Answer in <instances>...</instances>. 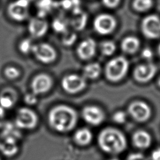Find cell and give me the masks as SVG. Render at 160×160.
<instances>
[{"mask_svg": "<svg viewBox=\"0 0 160 160\" xmlns=\"http://www.w3.org/2000/svg\"><path fill=\"white\" fill-rule=\"evenodd\" d=\"M129 68V63L126 58L122 56L115 57L106 64L105 76L110 82H119L126 76Z\"/></svg>", "mask_w": 160, "mask_h": 160, "instance_id": "3", "label": "cell"}, {"mask_svg": "<svg viewBox=\"0 0 160 160\" xmlns=\"http://www.w3.org/2000/svg\"><path fill=\"white\" fill-rule=\"evenodd\" d=\"M153 52L149 48H145L141 52L142 58L147 61H151L153 58Z\"/></svg>", "mask_w": 160, "mask_h": 160, "instance_id": "32", "label": "cell"}, {"mask_svg": "<svg viewBox=\"0 0 160 160\" xmlns=\"http://www.w3.org/2000/svg\"><path fill=\"white\" fill-rule=\"evenodd\" d=\"M112 119L118 124H123L126 121L127 115L126 113L122 111H118L113 114Z\"/></svg>", "mask_w": 160, "mask_h": 160, "instance_id": "30", "label": "cell"}, {"mask_svg": "<svg viewBox=\"0 0 160 160\" xmlns=\"http://www.w3.org/2000/svg\"><path fill=\"white\" fill-rule=\"evenodd\" d=\"M2 119L1 118H0V128H2V126L3 125V122H2Z\"/></svg>", "mask_w": 160, "mask_h": 160, "instance_id": "38", "label": "cell"}, {"mask_svg": "<svg viewBox=\"0 0 160 160\" xmlns=\"http://www.w3.org/2000/svg\"><path fill=\"white\" fill-rule=\"evenodd\" d=\"M37 114L29 108H21L15 116V125L18 129H32L38 123Z\"/></svg>", "mask_w": 160, "mask_h": 160, "instance_id": "6", "label": "cell"}, {"mask_svg": "<svg viewBox=\"0 0 160 160\" xmlns=\"http://www.w3.org/2000/svg\"><path fill=\"white\" fill-rule=\"evenodd\" d=\"M140 47V41L135 36H127L121 42L122 51L126 54H134Z\"/></svg>", "mask_w": 160, "mask_h": 160, "instance_id": "19", "label": "cell"}, {"mask_svg": "<svg viewBox=\"0 0 160 160\" xmlns=\"http://www.w3.org/2000/svg\"><path fill=\"white\" fill-rule=\"evenodd\" d=\"M158 85L160 88V76H159V79L158 80Z\"/></svg>", "mask_w": 160, "mask_h": 160, "instance_id": "39", "label": "cell"}, {"mask_svg": "<svg viewBox=\"0 0 160 160\" xmlns=\"http://www.w3.org/2000/svg\"><path fill=\"white\" fill-rule=\"evenodd\" d=\"M158 68L154 63L148 61L138 65L133 71L134 79L139 83H146L150 81L156 75Z\"/></svg>", "mask_w": 160, "mask_h": 160, "instance_id": "11", "label": "cell"}, {"mask_svg": "<svg viewBox=\"0 0 160 160\" xmlns=\"http://www.w3.org/2000/svg\"><path fill=\"white\" fill-rule=\"evenodd\" d=\"M53 85L52 78L45 72L36 74L31 82L32 92L36 95H40L48 92Z\"/></svg>", "mask_w": 160, "mask_h": 160, "instance_id": "12", "label": "cell"}, {"mask_svg": "<svg viewBox=\"0 0 160 160\" xmlns=\"http://www.w3.org/2000/svg\"><path fill=\"white\" fill-rule=\"evenodd\" d=\"M29 0H15L10 2L6 11L8 16L16 22H22L28 18L29 11Z\"/></svg>", "mask_w": 160, "mask_h": 160, "instance_id": "8", "label": "cell"}, {"mask_svg": "<svg viewBox=\"0 0 160 160\" xmlns=\"http://www.w3.org/2000/svg\"><path fill=\"white\" fill-rule=\"evenodd\" d=\"M61 86L66 92L70 94H75L82 91L86 88L87 82L83 76L71 73L62 78Z\"/></svg>", "mask_w": 160, "mask_h": 160, "instance_id": "5", "label": "cell"}, {"mask_svg": "<svg viewBox=\"0 0 160 160\" xmlns=\"http://www.w3.org/2000/svg\"><path fill=\"white\" fill-rule=\"evenodd\" d=\"M88 21V14L82 10H81L78 12H73L72 17L69 21V24L75 31H80L85 28L87 25Z\"/></svg>", "mask_w": 160, "mask_h": 160, "instance_id": "18", "label": "cell"}, {"mask_svg": "<svg viewBox=\"0 0 160 160\" xmlns=\"http://www.w3.org/2000/svg\"><path fill=\"white\" fill-rule=\"evenodd\" d=\"M31 53L36 60L44 64L54 62L58 58L56 49L51 44L45 42L34 44Z\"/></svg>", "mask_w": 160, "mask_h": 160, "instance_id": "4", "label": "cell"}, {"mask_svg": "<svg viewBox=\"0 0 160 160\" xmlns=\"http://www.w3.org/2000/svg\"><path fill=\"white\" fill-rule=\"evenodd\" d=\"M96 49L97 44L95 40L91 38H87L78 45L76 54L80 59L87 61L94 56Z\"/></svg>", "mask_w": 160, "mask_h": 160, "instance_id": "14", "label": "cell"}, {"mask_svg": "<svg viewBox=\"0 0 160 160\" xmlns=\"http://www.w3.org/2000/svg\"><path fill=\"white\" fill-rule=\"evenodd\" d=\"M121 0H102L103 5L108 8L113 9L119 6Z\"/></svg>", "mask_w": 160, "mask_h": 160, "instance_id": "33", "label": "cell"}, {"mask_svg": "<svg viewBox=\"0 0 160 160\" xmlns=\"http://www.w3.org/2000/svg\"><path fill=\"white\" fill-rule=\"evenodd\" d=\"M17 93L11 88H5L0 92V106L4 109H9L16 104Z\"/></svg>", "mask_w": 160, "mask_h": 160, "instance_id": "17", "label": "cell"}, {"mask_svg": "<svg viewBox=\"0 0 160 160\" xmlns=\"http://www.w3.org/2000/svg\"><path fill=\"white\" fill-rule=\"evenodd\" d=\"M69 24V21H68L66 18L63 17H58L54 19L52 22L51 26L55 32L62 34L68 31V27Z\"/></svg>", "mask_w": 160, "mask_h": 160, "instance_id": "24", "label": "cell"}, {"mask_svg": "<svg viewBox=\"0 0 160 160\" xmlns=\"http://www.w3.org/2000/svg\"><path fill=\"white\" fill-rule=\"evenodd\" d=\"M38 95L35 94L33 92H29L25 94L24 97V100L26 104L29 106L34 105L38 102Z\"/></svg>", "mask_w": 160, "mask_h": 160, "instance_id": "31", "label": "cell"}, {"mask_svg": "<svg viewBox=\"0 0 160 160\" xmlns=\"http://www.w3.org/2000/svg\"><path fill=\"white\" fill-rule=\"evenodd\" d=\"M98 142L101 149L110 154H118L127 148V139L119 130L113 128L102 129L98 137Z\"/></svg>", "mask_w": 160, "mask_h": 160, "instance_id": "2", "label": "cell"}, {"mask_svg": "<svg viewBox=\"0 0 160 160\" xmlns=\"http://www.w3.org/2000/svg\"><path fill=\"white\" fill-rule=\"evenodd\" d=\"M4 74L5 77L10 80H14L19 77L21 72L19 69L14 66H7L4 69Z\"/></svg>", "mask_w": 160, "mask_h": 160, "instance_id": "29", "label": "cell"}, {"mask_svg": "<svg viewBox=\"0 0 160 160\" xmlns=\"http://www.w3.org/2000/svg\"><path fill=\"white\" fill-rule=\"evenodd\" d=\"M77 39L78 35L75 32L68 30L62 34L61 41L62 45L66 47H70L74 44L77 41Z\"/></svg>", "mask_w": 160, "mask_h": 160, "instance_id": "26", "label": "cell"}, {"mask_svg": "<svg viewBox=\"0 0 160 160\" xmlns=\"http://www.w3.org/2000/svg\"><path fill=\"white\" fill-rule=\"evenodd\" d=\"M56 4L53 0H39L37 2L38 9V17L44 18L51 9L56 6Z\"/></svg>", "mask_w": 160, "mask_h": 160, "instance_id": "23", "label": "cell"}, {"mask_svg": "<svg viewBox=\"0 0 160 160\" xmlns=\"http://www.w3.org/2000/svg\"><path fill=\"white\" fill-rule=\"evenodd\" d=\"M78 115L72 107L66 104H59L52 108L48 114L50 126L59 132L71 131L77 124Z\"/></svg>", "mask_w": 160, "mask_h": 160, "instance_id": "1", "label": "cell"}, {"mask_svg": "<svg viewBox=\"0 0 160 160\" xmlns=\"http://www.w3.org/2000/svg\"><path fill=\"white\" fill-rule=\"evenodd\" d=\"M151 160H160V148L152 151L151 155Z\"/></svg>", "mask_w": 160, "mask_h": 160, "instance_id": "36", "label": "cell"}, {"mask_svg": "<svg viewBox=\"0 0 160 160\" xmlns=\"http://www.w3.org/2000/svg\"><path fill=\"white\" fill-rule=\"evenodd\" d=\"M99 48L101 53L106 56H111L116 49L115 42L111 40H106L101 42Z\"/></svg>", "mask_w": 160, "mask_h": 160, "instance_id": "27", "label": "cell"}, {"mask_svg": "<svg viewBox=\"0 0 160 160\" xmlns=\"http://www.w3.org/2000/svg\"><path fill=\"white\" fill-rule=\"evenodd\" d=\"M49 29L48 21L44 18L34 17L29 20L28 31L32 38H40L45 36Z\"/></svg>", "mask_w": 160, "mask_h": 160, "instance_id": "15", "label": "cell"}, {"mask_svg": "<svg viewBox=\"0 0 160 160\" xmlns=\"http://www.w3.org/2000/svg\"><path fill=\"white\" fill-rule=\"evenodd\" d=\"M109 160H119V159H116V158H112V159H109Z\"/></svg>", "mask_w": 160, "mask_h": 160, "instance_id": "40", "label": "cell"}, {"mask_svg": "<svg viewBox=\"0 0 160 160\" xmlns=\"http://www.w3.org/2000/svg\"><path fill=\"white\" fill-rule=\"evenodd\" d=\"M117 20L111 14L101 13L98 14L93 21V28L100 35L111 34L117 26Z\"/></svg>", "mask_w": 160, "mask_h": 160, "instance_id": "7", "label": "cell"}, {"mask_svg": "<svg viewBox=\"0 0 160 160\" xmlns=\"http://www.w3.org/2000/svg\"><path fill=\"white\" fill-rule=\"evenodd\" d=\"M133 144L138 148L146 149L149 148L152 142V138L149 132L144 130H138L132 135Z\"/></svg>", "mask_w": 160, "mask_h": 160, "instance_id": "16", "label": "cell"}, {"mask_svg": "<svg viewBox=\"0 0 160 160\" xmlns=\"http://www.w3.org/2000/svg\"><path fill=\"white\" fill-rule=\"evenodd\" d=\"M142 34L150 39L160 38V17L156 14H149L144 17L141 23Z\"/></svg>", "mask_w": 160, "mask_h": 160, "instance_id": "9", "label": "cell"}, {"mask_svg": "<svg viewBox=\"0 0 160 160\" xmlns=\"http://www.w3.org/2000/svg\"><path fill=\"white\" fill-rule=\"evenodd\" d=\"M102 68L96 62L87 64L82 69V76L86 79L93 80L97 79L101 74Z\"/></svg>", "mask_w": 160, "mask_h": 160, "instance_id": "21", "label": "cell"}, {"mask_svg": "<svg viewBox=\"0 0 160 160\" xmlns=\"http://www.w3.org/2000/svg\"><path fill=\"white\" fill-rule=\"evenodd\" d=\"M126 160H148V158L142 153L134 152L129 154Z\"/></svg>", "mask_w": 160, "mask_h": 160, "instance_id": "34", "label": "cell"}, {"mask_svg": "<svg viewBox=\"0 0 160 160\" xmlns=\"http://www.w3.org/2000/svg\"><path fill=\"white\" fill-rule=\"evenodd\" d=\"M157 51H158V54L160 56V43H159V44H158V46Z\"/></svg>", "mask_w": 160, "mask_h": 160, "instance_id": "37", "label": "cell"}, {"mask_svg": "<svg viewBox=\"0 0 160 160\" xmlns=\"http://www.w3.org/2000/svg\"><path fill=\"white\" fill-rule=\"evenodd\" d=\"M75 142L81 146H85L91 143L92 140V133L86 128L78 129L74 134Z\"/></svg>", "mask_w": 160, "mask_h": 160, "instance_id": "20", "label": "cell"}, {"mask_svg": "<svg viewBox=\"0 0 160 160\" xmlns=\"http://www.w3.org/2000/svg\"><path fill=\"white\" fill-rule=\"evenodd\" d=\"M0 151L8 157L15 155L18 151L16 141L2 139L1 141H0Z\"/></svg>", "mask_w": 160, "mask_h": 160, "instance_id": "22", "label": "cell"}, {"mask_svg": "<svg viewBox=\"0 0 160 160\" xmlns=\"http://www.w3.org/2000/svg\"><path fill=\"white\" fill-rule=\"evenodd\" d=\"M58 5L61 6L62 8L65 10L72 9L73 8L72 0H61L58 2Z\"/></svg>", "mask_w": 160, "mask_h": 160, "instance_id": "35", "label": "cell"}, {"mask_svg": "<svg viewBox=\"0 0 160 160\" xmlns=\"http://www.w3.org/2000/svg\"><path fill=\"white\" fill-rule=\"evenodd\" d=\"M0 160H1V158H0Z\"/></svg>", "mask_w": 160, "mask_h": 160, "instance_id": "41", "label": "cell"}, {"mask_svg": "<svg viewBox=\"0 0 160 160\" xmlns=\"http://www.w3.org/2000/svg\"><path fill=\"white\" fill-rule=\"evenodd\" d=\"M153 4V0H133L132 5L135 11L143 12L151 9Z\"/></svg>", "mask_w": 160, "mask_h": 160, "instance_id": "25", "label": "cell"}, {"mask_svg": "<svg viewBox=\"0 0 160 160\" xmlns=\"http://www.w3.org/2000/svg\"><path fill=\"white\" fill-rule=\"evenodd\" d=\"M82 116L86 122L92 126L101 124L105 119V114L103 110L94 105L85 106L82 111Z\"/></svg>", "mask_w": 160, "mask_h": 160, "instance_id": "13", "label": "cell"}, {"mask_svg": "<svg viewBox=\"0 0 160 160\" xmlns=\"http://www.w3.org/2000/svg\"><path fill=\"white\" fill-rule=\"evenodd\" d=\"M33 43L30 38L22 39L18 44V49L20 52L23 54L31 53Z\"/></svg>", "mask_w": 160, "mask_h": 160, "instance_id": "28", "label": "cell"}, {"mask_svg": "<svg viewBox=\"0 0 160 160\" xmlns=\"http://www.w3.org/2000/svg\"><path fill=\"white\" fill-rule=\"evenodd\" d=\"M128 111L135 121L140 122L147 121L152 114L150 106L142 101H135L130 103Z\"/></svg>", "mask_w": 160, "mask_h": 160, "instance_id": "10", "label": "cell"}]
</instances>
